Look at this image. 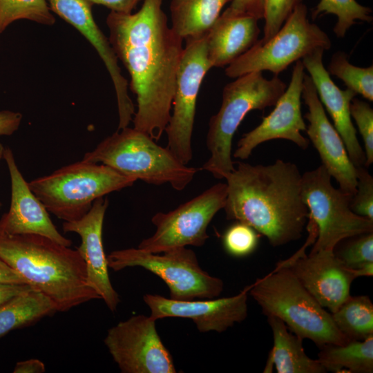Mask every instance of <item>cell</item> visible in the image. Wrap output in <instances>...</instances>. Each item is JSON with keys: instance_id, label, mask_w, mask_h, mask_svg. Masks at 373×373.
Here are the masks:
<instances>
[{"instance_id": "27", "label": "cell", "mask_w": 373, "mask_h": 373, "mask_svg": "<svg viewBox=\"0 0 373 373\" xmlns=\"http://www.w3.org/2000/svg\"><path fill=\"white\" fill-rule=\"evenodd\" d=\"M331 315L338 329L351 341L373 335V303L367 296H350Z\"/></svg>"}, {"instance_id": "28", "label": "cell", "mask_w": 373, "mask_h": 373, "mask_svg": "<svg viewBox=\"0 0 373 373\" xmlns=\"http://www.w3.org/2000/svg\"><path fill=\"white\" fill-rule=\"evenodd\" d=\"M20 19L46 26L55 23L47 0H0V34Z\"/></svg>"}, {"instance_id": "22", "label": "cell", "mask_w": 373, "mask_h": 373, "mask_svg": "<svg viewBox=\"0 0 373 373\" xmlns=\"http://www.w3.org/2000/svg\"><path fill=\"white\" fill-rule=\"evenodd\" d=\"M258 21L229 7L220 14L206 35L207 55L212 67L229 65L257 42L260 32Z\"/></svg>"}, {"instance_id": "14", "label": "cell", "mask_w": 373, "mask_h": 373, "mask_svg": "<svg viewBox=\"0 0 373 373\" xmlns=\"http://www.w3.org/2000/svg\"><path fill=\"white\" fill-rule=\"evenodd\" d=\"M309 236L305 244L291 258L279 264L287 267L316 301L330 313L335 312L351 296L350 287L356 279L352 269L345 266L334 251L305 254L317 236L314 222L309 220Z\"/></svg>"}, {"instance_id": "29", "label": "cell", "mask_w": 373, "mask_h": 373, "mask_svg": "<svg viewBox=\"0 0 373 373\" xmlns=\"http://www.w3.org/2000/svg\"><path fill=\"white\" fill-rule=\"evenodd\" d=\"M372 9L364 6L356 0H320L312 11L315 19L321 14H332L337 17L334 28L336 37L342 38L356 20L370 22L372 21Z\"/></svg>"}, {"instance_id": "42", "label": "cell", "mask_w": 373, "mask_h": 373, "mask_svg": "<svg viewBox=\"0 0 373 373\" xmlns=\"http://www.w3.org/2000/svg\"><path fill=\"white\" fill-rule=\"evenodd\" d=\"M356 278L361 276H373V262H367L359 267L352 269Z\"/></svg>"}, {"instance_id": "34", "label": "cell", "mask_w": 373, "mask_h": 373, "mask_svg": "<svg viewBox=\"0 0 373 373\" xmlns=\"http://www.w3.org/2000/svg\"><path fill=\"white\" fill-rule=\"evenodd\" d=\"M350 111L364 143L365 167H367L373 162V109L366 102L354 97Z\"/></svg>"}, {"instance_id": "9", "label": "cell", "mask_w": 373, "mask_h": 373, "mask_svg": "<svg viewBox=\"0 0 373 373\" xmlns=\"http://www.w3.org/2000/svg\"><path fill=\"white\" fill-rule=\"evenodd\" d=\"M332 176L321 164L306 171L301 178V195L316 224L317 236L309 254L334 251L342 240L373 232V220L354 213L352 194L335 188Z\"/></svg>"}, {"instance_id": "1", "label": "cell", "mask_w": 373, "mask_h": 373, "mask_svg": "<svg viewBox=\"0 0 373 373\" xmlns=\"http://www.w3.org/2000/svg\"><path fill=\"white\" fill-rule=\"evenodd\" d=\"M163 0H144L135 13L111 11L109 41L131 77L137 111L133 128L157 141L169 122L184 47L168 25Z\"/></svg>"}, {"instance_id": "15", "label": "cell", "mask_w": 373, "mask_h": 373, "mask_svg": "<svg viewBox=\"0 0 373 373\" xmlns=\"http://www.w3.org/2000/svg\"><path fill=\"white\" fill-rule=\"evenodd\" d=\"M304 70L302 61H296L290 83L276 102L275 108L262 118L258 126L242 135L233 157L246 160L259 144L276 139L289 140L302 149L308 148L309 141L301 133L307 128L301 112Z\"/></svg>"}, {"instance_id": "19", "label": "cell", "mask_w": 373, "mask_h": 373, "mask_svg": "<svg viewBox=\"0 0 373 373\" xmlns=\"http://www.w3.org/2000/svg\"><path fill=\"white\" fill-rule=\"evenodd\" d=\"M11 184L10 206L0 218V231L9 235L37 234L66 247L72 241L64 237L52 222L45 206L30 189L10 147L3 154Z\"/></svg>"}, {"instance_id": "17", "label": "cell", "mask_w": 373, "mask_h": 373, "mask_svg": "<svg viewBox=\"0 0 373 373\" xmlns=\"http://www.w3.org/2000/svg\"><path fill=\"white\" fill-rule=\"evenodd\" d=\"M308 108L304 117L309 124L306 132L320 156L322 165L339 184V189L354 195L356 169L350 160L345 144L328 119L309 75L305 74L302 97Z\"/></svg>"}, {"instance_id": "5", "label": "cell", "mask_w": 373, "mask_h": 373, "mask_svg": "<svg viewBox=\"0 0 373 373\" xmlns=\"http://www.w3.org/2000/svg\"><path fill=\"white\" fill-rule=\"evenodd\" d=\"M82 160L103 164L148 184H169L178 191L185 189L200 169L182 163L167 147L128 126L104 139Z\"/></svg>"}, {"instance_id": "33", "label": "cell", "mask_w": 373, "mask_h": 373, "mask_svg": "<svg viewBox=\"0 0 373 373\" xmlns=\"http://www.w3.org/2000/svg\"><path fill=\"white\" fill-rule=\"evenodd\" d=\"M301 0H263V37L258 40L263 43L272 37L283 26Z\"/></svg>"}, {"instance_id": "31", "label": "cell", "mask_w": 373, "mask_h": 373, "mask_svg": "<svg viewBox=\"0 0 373 373\" xmlns=\"http://www.w3.org/2000/svg\"><path fill=\"white\" fill-rule=\"evenodd\" d=\"M260 234L246 223L237 221L231 225L222 237L225 251L235 257L252 254L258 247Z\"/></svg>"}, {"instance_id": "16", "label": "cell", "mask_w": 373, "mask_h": 373, "mask_svg": "<svg viewBox=\"0 0 373 373\" xmlns=\"http://www.w3.org/2000/svg\"><path fill=\"white\" fill-rule=\"evenodd\" d=\"M250 285L239 294L226 298L179 300L146 294L143 300L154 320L178 317L191 319L200 332L226 331L247 316V296Z\"/></svg>"}, {"instance_id": "12", "label": "cell", "mask_w": 373, "mask_h": 373, "mask_svg": "<svg viewBox=\"0 0 373 373\" xmlns=\"http://www.w3.org/2000/svg\"><path fill=\"white\" fill-rule=\"evenodd\" d=\"M227 194V184L218 182L172 211L156 213L151 218L155 233L137 247L161 253L175 247L202 246L209 238L207 227L224 208Z\"/></svg>"}, {"instance_id": "41", "label": "cell", "mask_w": 373, "mask_h": 373, "mask_svg": "<svg viewBox=\"0 0 373 373\" xmlns=\"http://www.w3.org/2000/svg\"><path fill=\"white\" fill-rule=\"evenodd\" d=\"M45 371L44 363L36 358L19 361L13 370L14 373H43Z\"/></svg>"}, {"instance_id": "39", "label": "cell", "mask_w": 373, "mask_h": 373, "mask_svg": "<svg viewBox=\"0 0 373 373\" xmlns=\"http://www.w3.org/2000/svg\"><path fill=\"white\" fill-rule=\"evenodd\" d=\"M0 284L28 285L17 271L0 258Z\"/></svg>"}, {"instance_id": "2", "label": "cell", "mask_w": 373, "mask_h": 373, "mask_svg": "<svg viewBox=\"0 0 373 373\" xmlns=\"http://www.w3.org/2000/svg\"><path fill=\"white\" fill-rule=\"evenodd\" d=\"M236 163L225 178L227 219L247 224L273 247L300 239L309 211L302 199L298 166L280 159L269 165Z\"/></svg>"}, {"instance_id": "7", "label": "cell", "mask_w": 373, "mask_h": 373, "mask_svg": "<svg viewBox=\"0 0 373 373\" xmlns=\"http://www.w3.org/2000/svg\"><path fill=\"white\" fill-rule=\"evenodd\" d=\"M136 181L108 166L82 159L28 184L49 213L71 222L85 216L97 199L131 186Z\"/></svg>"}, {"instance_id": "23", "label": "cell", "mask_w": 373, "mask_h": 373, "mask_svg": "<svg viewBox=\"0 0 373 373\" xmlns=\"http://www.w3.org/2000/svg\"><path fill=\"white\" fill-rule=\"evenodd\" d=\"M274 338L264 373H325L326 370L317 359L309 358L303 346V338L291 332L275 316H267Z\"/></svg>"}, {"instance_id": "38", "label": "cell", "mask_w": 373, "mask_h": 373, "mask_svg": "<svg viewBox=\"0 0 373 373\" xmlns=\"http://www.w3.org/2000/svg\"><path fill=\"white\" fill-rule=\"evenodd\" d=\"M91 4L102 5L113 12L129 14L140 0H88Z\"/></svg>"}, {"instance_id": "6", "label": "cell", "mask_w": 373, "mask_h": 373, "mask_svg": "<svg viewBox=\"0 0 373 373\" xmlns=\"http://www.w3.org/2000/svg\"><path fill=\"white\" fill-rule=\"evenodd\" d=\"M286 88L278 76L267 79L261 71L247 73L227 84L220 108L209 119L206 144L210 157L200 169L215 178L225 179L235 169L232 140L245 117L251 111L274 106Z\"/></svg>"}, {"instance_id": "10", "label": "cell", "mask_w": 373, "mask_h": 373, "mask_svg": "<svg viewBox=\"0 0 373 373\" xmlns=\"http://www.w3.org/2000/svg\"><path fill=\"white\" fill-rule=\"evenodd\" d=\"M328 35L307 19V9L298 4L280 29L267 41L257 42L228 65L225 75L231 78L256 71L268 70L278 76L291 64L316 48L328 50Z\"/></svg>"}, {"instance_id": "21", "label": "cell", "mask_w": 373, "mask_h": 373, "mask_svg": "<svg viewBox=\"0 0 373 373\" xmlns=\"http://www.w3.org/2000/svg\"><path fill=\"white\" fill-rule=\"evenodd\" d=\"M324 49L318 48L303 57L318 98L330 115L334 126L341 135L353 164L365 167V154L356 136L350 106L357 94L350 89L342 90L330 77L323 63Z\"/></svg>"}, {"instance_id": "40", "label": "cell", "mask_w": 373, "mask_h": 373, "mask_svg": "<svg viewBox=\"0 0 373 373\" xmlns=\"http://www.w3.org/2000/svg\"><path fill=\"white\" fill-rule=\"evenodd\" d=\"M32 289L29 285L0 284V305L18 294Z\"/></svg>"}, {"instance_id": "20", "label": "cell", "mask_w": 373, "mask_h": 373, "mask_svg": "<svg viewBox=\"0 0 373 373\" xmlns=\"http://www.w3.org/2000/svg\"><path fill=\"white\" fill-rule=\"evenodd\" d=\"M108 206V200L105 196L97 199L82 218L64 222L62 229L64 233H76L81 238V245L77 249L85 262L88 285L114 312L120 298L111 283L102 240L104 219Z\"/></svg>"}, {"instance_id": "32", "label": "cell", "mask_w": 373, "mask_h": 373, "mask_svg": "<svg viewBox=\"0 0 373 373\" xmlns=\"http://www.w3.org/2000/svg\"><path fill=\"white\" fill-rule=\"evenodd\" d=\"M336 256L347 267L355 269L373 262V232L363 233L345 239Z\"/></svg>"}, {"instance_id": "43", "label": "cell", "mask_w": 373, "mask_h": 373, "mask_svg": "<svg viewBox=\"0 0 373 373\" xmlns=\"http://www.w3.org/2000/svg\"><path fill=\"white\" fill-rule=\"evenodd\" d=\"M4 146L2 144L0 143V161L3 158V151H4ZM1 207V203L0 202V208Z\"/></svg>"}, {"instance_id": "25", "label": "cell", "mask_w": 373, "mask_h": 373, "mask_svg": "<svg viewBox=\"0 0 373 373\" xmlns=\"http://www.w3.org/2000/svg\"><path fill=\"white\" fill-rule=\"evenodd\" d=\"M319 349L317 360L326 372H373V335L361 341L325 345Z\"/></svg>"}, {"instance_id": "4", "label": "cell", "mask_w": 373, "mask_h": 373, "mask_svg": "<svg viewBox=\"0 0 373 373\" xmlns=\"http://www.w3.org/2000/svg\"><path fill=\"white\" fill-rule=\"evenodd\" d=\"M249 294L266 316L280 319L291 332L311 340L318 347L351 341L338 329L331 313L280 264L251 284Z\"/></svg>"}, {"instance_id": "37", "label": "cell", "mask_w": 373, "mask_h": 373, "mask_svg": "<svg viewBox=\"0 0 373 373\" xmlns=\"http://www.w3.org/2000/svg\"><path fill=\"white\" fill-rule=\"evenodd\" d=\"M22 115L8 110L0 111V136H9L16 132L21 123Z\"/></svg>"}, {"instance_id": "8", "label": "cell", "mask_w": 373, "mask_h": 373, "mask_svg": "<svg viewBox=\"0 0 373 373\" xmlns=\"http://www.w3.org/2000/svg\"><path fill=\"white\" fill-rule=\"evenodd\" d=\"M108 268L115 271L141 267L160 277L169 289L170 298L179 300L210 299L219 296L222 280L203 270L195 252L186 247L161 253L139 247L115 250L107 256Z\"/></svg>"}, {"instance_id": "24", "label": "cell", "mask_w": 373, "mask_h": 373, "mask_svg": "<svg viewBox=\"0 0 373 373\" xmlns=\"http://www.w3.org/2000/svg\"><path fill=\"white\" fill-rule=\"evenodd\" d=\"M233 0H171V28L182 39L203 36Z\"/></svg>"}, {"instance_id": "26", "label": "cell", "mask_w": 373, "mask_h": 373, "mask_svg": "<svg viewBox=\"0 0 373 373\" xmlns=\"http://www.w3.org/2000/svg\"><path fill=\"white\" fill-rule=\"evenodd\" d=\"M56 312L55 303L38 291L19 294L0 305V338Z\"/></svg>"}, {"instance_id": "18", "label": "cell", "mask_w": 373, "mask_h": 373, "mask_svg": "<svg viewBox=\"0 0 373 373\" xmlns=\"http://www.w3.org/2000/svg\"><path fill=\"white\" fill-rule=\"evenodd\" d=\"M47 1L50 10L76 28L99 55L110 75L116 94L119 116L117 129L128 126L135 109L128 93V82L122 75L109 39L94 19L93 4L88 0Z\"/></svg>"}, {"instance_id": "36", "label": "cell", "mask_w": 373, "mask_h": 373, "mask_svg": "<svg viewBox=\"0 0 373 373\" xmlns=\"http://www.w3.org/2000/svg\"><path fill=\"white\" fill-rule=\"evenodd\" d=\"M229 8L233 11L263 19V0H233Z\"/></svg>"}, {"instance_id": "3", "label": "cell", "mask_w": 373, "mask_h": 373, "mask_svg": "<svg viewBox=\"0 0 373 373\" xmlns=\"http://www.w3.org/2000/svg\"><path fill=\"white\" fill-rule=\"evenodd\" d=\"M0 258L47 296L57 312L100 299L88 285L85 262L77 249L40 235L0 231Z\"/></svg>"}, {"instance_id": "30", "label": "cell", "mask_w": 373, "mask_h": 373, "mask_svg": "<svg viewBox=\"0 0 373 373\" xmlns=\"http://www.w3.org/2000/svg\"><path fill=\"white\" fill-rule=\"evenodd\" d=\"M327 72L341 79L347 88L373 101L372 65L366 68L356 66L350 63L345 52H336L331 59Z\"/></svg>"}, {"instance_id": "35", "label": "cell", "mask_w": 373, "mask_h": 373, "mask_svg": "<svg viewBox=\"0 0 373 373\" xmlns=\"http://www.w3.org/2000/svg\"><path fill=\"white\" fill-rule=\"evenodd\" d=\"M356 189L350 202L354 213L373 220V178L365 166H357Z\"/></svg>"}, {"instance_id": "11", "label": "cell", "mask_w": 373, "mask_h": 373, "mask_svg": "<svg viewBox=\"0 0 373 373\" xmlns=\"http://www.w3.org/2000/svg\"><path fill=\"white\" fill-rule=\"evenodd\" d=\"M206 35L185 39L172 111L164 131L168 140L166 147L185 164L193 158L191 140L200 88L207 73L213 68L207 55Z\"/></svg>"}, {"instance_id": "13", "label": "cell", "mask_w": 373, "mask_h": 373, "mask_svg": "<svg viewBox=\"0 0 373 373\" xmlns=\"http://www.w3.org/2000/svg\"><path fill=\"white\" fill-rule=\"evenodd\" d=\"M150 316L135 315L111 327L104 339L122 373H175L173 357Z\"/></svg>"}]
</instances>
